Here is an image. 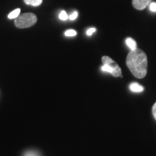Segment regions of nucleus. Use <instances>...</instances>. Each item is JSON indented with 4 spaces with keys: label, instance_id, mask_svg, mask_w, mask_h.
Here are the masks:
<instances>
[{
    "label": "nucleus",
    "instance_id": "obj_5",
    "mask_svg": "<svg viewBox=\"0 0 156 156\" xmlns=\"http://www.w3.org/2000/svg\"><path fill=\"white\" fill-rule=\"evenodd\" d=\"M129 88L132 92L134 93H141L144 90V87L142 85H140L136 83H132L130 84Z\"/></svg>",
    "mask_w": 156,
    "mask_h": 156
},
{
    "label": "nucleus",
    "instance_id": "obj_3",
    "mask_svg": "<svg viewBox=\"0 0 156 156\" xmlns=\"http://www.w3.org/2000/svg\"><path fill=\"white\" fill-rule=\"evenodd\" d=\"M102 62L103 64H107L113 68V73L112 75L115 77H121L122 76V69L118 65L116 62H114L112 58L109 56H104L102 57Z\"/></svg>",
    "mask_w": 156,
    "mask_h": 156
},
{
    "label": "nucleus",
    "instance_id": "obj_12",
    "mask_svg": "<svg viewBox=\"0 0 156 156\" xmlns=\"http://www.w3.org/2000/svg\"><path fill=\"white\" fill-rule=\"evenodd\" d=\"M77 16H78V13H77V12H76V11H75V12H74L73 13V14L69 15V18L70 20H75L77 17Z\"/></svg>",
    "mask_w": 156,
    "mask_h": 156
},
{
    "label": "nucleus",
    "instance_id": "obj_7",
    "mask_svg": "<svg viewBox=\"0 0 156 156\" xmlns=\"http://www.w3.org/2000/svg\"><path fill=\"white\" fill-rule=\"evenodd\" d=\"M24 2L26 5L37 7V6L41 5L43 0H24Z\"/></svg>",
    "mask_w": 156,
    "mask_h": 156
},
{
    "label": "nucleus",
    "instance_id": "obj_10",
    "mask_svg": "<svg viewBox=\"0 0 156 156\" xmlns=\"http://www.w3.org/2000/svg\"><path fill=\"white\" fill-rule=\"evenodd\" d=\"M64 35L68 37L75 36L77 35V32H76L75 30H67L65 33H64Z\"/></svg>",
    "mask_w": 156,
    "mask_h": 156
},
{
    "label": "nucleus",
    "instance_id": "obj_4",
    "mask_svg": "<svg viewBox=\"0 0 156 156\" xmlns=\"http://www.w3.org/2000/svg\"><path fill=\"white\" fill-rule=\"evenodd\" d=\"M152 0H132V5L136 9L142 10L150 5Z\"/></svg>",
    "mask_w": 156,
    "mask_h": 156
},
{
    "label": "nucleus",
    "instance_id": "obj_11",
    "mask_svg": "<svg viewBox=\"0 0 156 156\" xmlns=\"http://www.w3.org/2000/svg\"><path fill=\"white\" fill-rule=\"evenodd\" d=\"M68 18H69V17H68L67 12H66L65 11L63 10L60 12V14H59V19L60 20H67Z\"/></svg>",
    "mask_w": 156,
    "mask_h": 156
},
{
    "label": "nucleus",
    "instance_id": "obj_13",
    "mask_svg": "<svg viewBox=\"0 0 156 156\" xmlns=\"http://www.w3.org/2000/svg\"><path fill=\"white\" fill-rule=\"evenodd\" d=\"M150 9L152 12H156V3L152 2L150 4Z\"/></svg>",
    "mask_w": 156,
    "mask_h": 156
},
{
    "label": "nucleus",
    "instance_id": "obj_9",
    "mask_svg": "<svg viewBox=\"0 0 156 156\" xmlns=\"http://www.w3.org/2000/svg\"><path fill=\"white\" fill-rule=\"evenodd\" d=\"M23 156H41V153H39V152L32 150V151H28L25 152V153H23Z\"/></svg>",
    "mask_w": 156,
    "mask_h": 156
},
{
    "label": "nucleus",
    "instance_id": "obj_14",
    "mask_svg": "<svg viewBox=\"0 0 156 156\" xmlns=\"http://www.w3.org/2000/svg\"><path fill=\"white\" fill-rule=\"evenodd\" d=\"M95 30H96V29L95 28H90L88 30H87V36H91V35H93V33L95 32Z\"/></svg>",
    "mask_w": 156,
    "mask_h": 156
},
{
    "label": "nucleus",
    "instance_id": "obj_8",
    "mask_svg": "<svg viewBox=\"0 0 156 156\" xmlns=\"http://www.w3.org/2000/svg\"><path fill=\"white\" fill-rule=\"evenodd\" d=\"M20 9H16L12 12H11L8 15V18L9 19H15L20 15Z\"/></svg>",
    "mask_w": 156,
    "mask_h": 156
},
{
    "label": "nucleus",
    "instance_id": "obj_1",
    "mask_svg": "<svg viewBox=\"0 0 156 156\" xmlns=\"http://www.w3.org/2000/svg\"><path fill=\"white\" fill-rule=\"evenodd\" d=\"M126 64L132 75L136 78L142 79L147 73V58L143 51L136 48L131 50L126 59Z\"/></svg>",
    "mask_w": 156,
    "mask_h": 156
},
{
    "label": "nucleus",
    "instance_id": "obj_6",
    "mask_svg": "<svg viewBox=\"0 0 156 156\" xmlns=\"http://www.w3.org/2000/svg\"><path fill=\"white\" fill-rule=\"evenodd\" d=\"M126 44L131 50H135L136 48V44L134 39L131 38H127L126 39Z\"/></svg>",
    "mask_w": 156,
    "mask_h": 156
},
{
    "label": "nucleus",
    "instance_id": "obj_2",
    "mask_svg": "<svg viewBox=\"0 0 156 156\" xmlns=\"http://www.w3.org/2000/svg\"><path fill=\"white\" fill-rule=\"evenodd\" d=\"M37 17L34 13L28 12L19 15L15 20V25L18 28H30L36 24Z\"/></svg>",
    "mask_w": 156,
    "mask_h": 156
},
{
    "label": "nucleus",
    "instance_id": "obj_15",
    "mask_svg": "<svg viewBox=\"0 0 156 156\" xmlns=\"http://www.w3.org/2000/svg\"><path fill=\"white\" fill-rule=\"evenodd\" d=\"M152 112H153V115L155 118V119L156 120V102L155 103V104L153 105V109H152Z\"/></svg>",
    "mask_w": 156,
    "mask_h": 156
}]
</instances>
